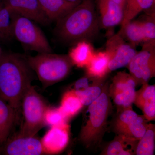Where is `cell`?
Wrapping results in <instances>:
<instances>
[{
    "label": "cell",
    "instance_id": "1",
    "mask_svg": "<svg viewBox=\"0 0 155 155\" xmlns=\"http://www.w3.org/2000/svg\"><path fill=\"white\" fill-rule=\"evenodd\" d=\"M26 57L4 54L0 59V97L18 112L21 101L34 79Z\"/></svg>",
    "mask_w": 155,
    "mask_h": 155
},
{
    "label": "cell",
    "instance_id": "2",
    "mask_svg": "<svg viewBox=\"0 0 155 155\" xmlns=\"http://www.w3.org/2000/svg\"><path fill=\"white\" fill-rule=\"evenodd\" d=\"M57 22L56 33L67 42L88 41L99 31L98 19L93 0H82Z\"/></svg>",
    "mask_w": 155,
    "mask_h": 155
},
{
    "label": "cell",
    "instance_id": "3",
    "mask_svg": "<svg viewBox=\"0 0 155 155\" xmlns=\"http://www.w3.org/2000/svg\"><path fill=\"white\" fill-rule=\"evenodd\" d=\"M109 86L108 82L105 84L99 97L88 106L79 135L80 141L87 148L99 143L107 128L112 107Z\"/></svg>",
    "mask_w": 155,
    "mask_h": 155
},
{
    "label": "cell",
    "instance_id": "4",
    "mask_svg": "<svg viewBox=\"0 0 155 155\" xmlns=\"http://www.w3.org/2000/svg\"><path fill=\"white\" fill-rule=\"evenodd\" d=\"M26 58L45 88L66 78L73 66L68 55L38 53Z\"/></svg>",
    "mask_w": 155,
    "mask_h": 155
},
{
    "label": "cell",
    "instance_id": "5",
    "mask_svg": "<svg viewBox=\"0 0 155 155\" xmlns=\"http://www.w3.org/2000/svg\"><path fill=\"white\" fill-rule=\"evenodd\" d=\"M48 107L42 97L31 85L21 101L23 121L17 134L23 137L35 136L45 125L44 115Z\"/></svg>",
    "mask_w": 155,
    "mask_h": 155
},
{
    "label": "cell",
    "instance_id": "6",
    "mask_svg": "<svg viewBox=\"0 0 155 155\" xmlns=\"http://www.w3.org/2000/svg\"><path fill=\"white\" fill-rule=\"evenodd\" d=\"M12 14L13 37L21 43L25 49L38 53H52L47 38L32 20L19 14Z\"/></svg>",
    "mask_w": 155,
    "mask_h": 155
},
{
    "label": "cell",
    "instance_id": "7",
    "mask_svg": "<svg viewBox=\"0 0 155 155\" xmlns=\"http://www.w3.org/2000/svg\"><path fill=\"white\" fill-rule=\"evenodd\" d=\"M127 67L137 85L148 83L155 75V41L144 42Z\"/></svg>",
    "mask_w": 155,
    "mask_h": 155
},
{
    "label": "cell",
    "instance_id": "8",
    "mask_svg": "<svg viewBox=\"0 0 155 155\" xmlns=\"http://www.w3.org/2000/svg\"><path fill=\"white\" fill-rule=\"evenodd\" d=\"M136 86L135 81L130 73L119 72L114 76L109 85V93L117 111L132 107Z\"/></svg>",
    "mask_w": 155,
    "mask_h": 155
},
{
    "label": "cell",
    "instance_id": "9",
    "mask_svg": "<svg viewBox=\"0 0 155 155\" xmlns=\"http://www.w3.org/2000/svg\"><path fill=\"white\" fill-rule=\"evenodd\" d=\"M134 46L124 41L121 34L114 35L107 42L106 51L110 57L107 74L116 69L127 67L137 52Z\"/></svg>",
    "mask_w": 155,
    "mask_h": 155
},
{
    "label": "cell",
    "instance_id": "10",
    "mask_svg": "<svg viewBox=\"0 0 155 155\" xmlns=\"http://www.w3.org/2000/svg\"><path fill=\"white\" fill-rule=\"evenodd\" d=\"M45 153L41 140L34 137H23L16 134L9 136L0 147V154L40 155Z\"/></svg>",
    "mask_w": 155,
    "mask_h": 155
},
{
    "label": "cell",
    "instance_id": "11",
    "mask_svg": "<svg viewBox=\"0 0 155 155\" xmlns=\"http://www.w3.org/2000/svg\"><path fill=\"white\" fill-rule=\"evenodd\" d=\"M14 14H19L35 22L46 25L49 20L42 10L38 0H3Z\"/></svg>",
    "mask_w": 155,
    "mask_h": 155
},
{
    "label": "cell",
    "instance_id": "12",
    "mask_svg": "<svg viewBox=\"0 0 155 155\" xmlns=\"http://www.w3.org/2000/svg\"><path fill=\"white\" fill-rule=\"evenodd\" d=\"M69 140V127L67 123L51 127L41 141L45 153L55 154L66 148Z\"/></svg>",
    "mask_w": 155,
    "mask_h": 155
},
{
    "label": "cell",
    "instance_id": "13",
    "mask_svg": "<svg viewBox=\"0 0 155 155\" xmlns=\"http://www.w3.org/2000/svg\"><path fill=\"white\" fill-rule=\"evenodd\" d=\"M135 91L133 104L142 112L148 122L155 119V86L148 83Z\"/></svg>",
    "mask_w": 155,
    "mask_h": 155
},
{
    "label": "cell",
    "instance_id": "14",
    "mask_svg": "<svg viewBox=\"0 0 155 155\" xmlns=\"http://www.w3.org/2000/svg\"><path fill=\"white\" fill-rule=\"evenodd\" d=\"M100 23L103 28H113L122 23L124 9L112 0H97Z\"/></svg>",
    "mask_w": 155,
    "mask_h": 155
},
{
    "label": "cell",
    "instance_id": "15",
    "mask_svg": "<svg viewBox=\"0 0 155 155\" xmlns=\"http://www.w3.org/2000/svg\"><path fill=\"white\" fill-rule=\"evenodd\" d=\"M18 112L0 97V147L11 134Z\"/></svg>",
    "mask_w": 155,
    "mask_h": 155
},
{
    "label": "cell",
    "instance_id": "16",
    "mask_svg": "<svg viewBox=\"0 0 155 155\" xmlns=\"http://www.w3.org/2000/svg\"><path fill=\"white\" fill-rule=\"evenodd\" d=\"M138 141L122 134H116L115 138L105 147L101 154L135 155L136 147Z\"/></svg>",
    "mask_w": 155,
    "mask_h": 155
},
{
    "label": "cell",
    "instance_id": "17",
    "mask_svg": "<svg viewBox=\"0 0 155 155\" xmlns=\"http://www.w3.org/2000/svg\"><path fill=\"white\" fill-rule=\"evenodd\" d=\"M42 10L49 21H57L78 4L65 0H38Z\"/></svg>",
    "mask_w": 155,
    "mask_h": 155
},
{
    "label": "cell",
    "instance_id": "18",
    "mask_svg": "<svg viewBox=\"0 0 155 155\" xmlns=\"http://www.w3.org/2000/svg\"><path fill=\"white\" fill-rule=\"evenodd\" d=\"M94 53L92 46L87 41H81L75 43L68 55L73 65L83 68L88 65Z\"/></svg>",
    "mask_w": 155,
    "mask_h": 155
},
{
    "label": "cell",
    "instance_id": "19",
    "mask_svg": "<svg viewBox=\"0 0 155 155\" xmlns=\"http://www.w3.org/2000/svg\"><path fill=\"white\" fill-rule=\"evenodd\" d=\"M110 61V56L106 51L95 52L91 61L85 67L87 75L95 79H102L107 74Z\"/></svg>",
    "mask_w": 155,
    "mask_h": 155
},
{
    "label": "cell",
    "instance_id": "20",
    "mask_svg": "<svg viewBox=\"0 0 155 155\" xmlns=\"http://www.w3.org/2000/svg\"><path fill=\"white\" fill-rule=\"evenodd\" d=\"M155 3V0H126L121 27L132 21L141 11L153 9Z\"/></svg>",
    "mask_w": 155,
    "mask_h": 155
},
{
    "label": "cell",
    "instance_id": "21",
    "mask_svg": "<svg viewBox=\"0 0 155 155\" xmlns=\"http://www.w3.org/2000/svg\"><path fill=\"white\" fill-rule=\"evenodd\" d=\"M83 106L75 91L72 89L64 94L59 108L68 120L77 115Z\"/></svg>",
    "mask_w": 155,
    "mask_h": 155
},
{
    "label": "cell",
    "instance_id": "22",
    "mask_svg": "<svg viewBox=\"0 0 155 155\" xmlns=\"http://www.w3.org/2000/svg\"><path fill=\"white\" fill-rule=\"evenodd\" d=\"M155 126L148 123L144 135L137 142L135 155H153L155 151Z\"/></svg>",
    "mask_w": 155,
    "mask_h": 155
},
{
    "label": "cell",
    "instance_id": "23",
    "mask_svg": "<svg viewBox=\"0 0 155 155\" xmlns=\"http://www.w3.org/2000/svg\"><path fill=\"white\" fill-rule=\"evenodd\" d=\"M119 33L134 46L145 42V38L140 20L131 21L121 27Z\"/></svg>",
    "mask_w": 155,
    "mask_h": 155
},
{
    "label": "cell",
    "instance_id": "24",
    "mask_svg": "<svg viewBox=\"0 0 155 155\" xmlns=\"http://www.w3.org/2000/svg\"><path fill=\"white\" fill-rule=\"evenodd\" d=\"M13 14L3 0H0V39H8L13 37Z\"/></svg>",
    "mask_w": 155,
    "mask_h": 155
},
{
    "label": "cell",
    "instance_id": "25",
    "mask_svg": "<svg viewBox=\"0 0 155 155\" xmlns=\"http://www.w3.org/2000/svg\"><path fill=\"white\" fill-rule=\"evenodd\" d=\"M143 115H138L125 128L122 135L139 140L144 135L148 123Z\"/></svg>",
    "mask_w": 155,
    "mask_h": 155
},
{
    "label": "cell",
    "instance_id": "26",
    "mask_svg": "<svg viewBox=\"0 0 155 155\" xmlns=\"http://www.w3.org/2000/svg\"><path fill=\"white\" fill-rule=\"evenodd\" d=\"M138 115L133 110L132 107L117 111L113 124L114 130L116 134H122L128 124Z\"/></svg>",
    "mask_w": 155,
    "mask_h": 155
},
{
    "label": "cell",
    "instance_id": "27",
    "mask_svg": "<svg viewBox=\"0 0 155 155\" xmlns=\"http://www.w3.org/2000/svg\"><path fill=\"white\" fill-rule=\"evenodd\" d=\"M102 80H96L90 86L83 90L75 91L84 106H88L99 97L104 85Z\"/></svg>",
    "mask_w": 155,
    "mask_h": 155
},
{
    "label": "cell",
    "instance_id": "28",
    "mask_svg": "<svg viewBox=\"0 0 155 155\" xmlns=\"http://www.w3.org/2000/svg\"><path fill=\"white\" fill-rule=\"evenodd\" d=\"M68 120L59 108L48 107L44 115L45 125L50 127L59 126L67 124Z\"/></svg>",
    "mask_w": 155,
    "mask_h": 155
},
{
    "label": "cell",
    "instance_id": "29",
    "mask_svg": "<svg viewBox=\"0 0 155 155\" xmlns=\"http://www.w3.org/2000/svg\"><path fill=\"white\" fill-rule=\"evenodd\" d=\"M143 20H140L146 42L155 41V12L150 13Z\"/></svg>",
    "mask_w": 155,
    "mask_h": 155
},
{
    "label": "cell",
    "instance_id": "30",
    "mask_svg": "<svg viewBox=\"0 0 155 155\" xmlns=\"http://www.w3.org/2000/svg\"><path fill=\"white\" fill-rule=\"evenodd\" d=\"M112 1H114V2L121 6L122 8H123V9H124L126 0H112Z\"/></svg>",
    "mask_w": 155,
    "mask_h": 155
},
{
    "label": "cell",
    "instance_id": "31",
    "mask_svg": "<svg viewBox=\"0 0 155 155\" xmlns=\"http://www.w3.org/2000/svg\"><path fill=\"white\" fill-rule=\"evenodd\" d=\"M65 1H67L73 3H75V4H79L82 1V0H65Z\"/></svg>",
    "mask_w": 155,
    "mask_h": 155
},
{
    "label": "cell",
    "instance_id": "32",
    "mask_svg": "<svg viewBox=\"0 0 155 155\" xmlns=\"http://www.w3.org/2000/svg\"><path fill=\"white\" fill-rule=\"evenodd\" d=\"M3 53L2 51V48H1V45H0V59L2 56Z\"/></svg>",
    "mask_w": 155,
    "mask_h": 155
}]
</instances>
